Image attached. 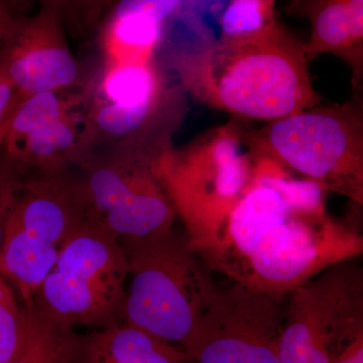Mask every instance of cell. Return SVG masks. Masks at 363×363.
I'll return each instance as SVG.
<instances>
[{"mask_svg": "<svg viewBox=\"0 0 363 363\" xmlns=\"http://www.w3.org/2000/svg\"><path fill=\"white\" fill-rule=\"evenodd\" d=\"M169 64L186 94L238 118L271 123L321 104L304 42L285 26L245 39L216 37L202 16L177 20Z\"/></svg>", "mask_w": 363, "mask_h": 363, "instance_id": "6da1fadb", "label": "cell"}, {"mask_svg": "<svg viewBox=\"0 0 363 363\" xmlns=\"http://www.w3.org/2000/svg\"><path fill=\"white\" fill-rule=\"evenodd\" d=\"M247 128L233 117L181 147L169 145L155 172L199 255L214 240L252 178V159L243 150Z\"/></svg>", "mask_w": 363, "mask_h": 363, "instance_id": "7a4b0ae2", "label": "cell"}, {"mask_svg": "<svg viewBox=\"0 0 363 363\" xmlns=\"http://www.w3.org/2000/svg\"><path fill=\"white\" fill-rule=\"evenodd\" d=\"M121 243L130 279L121 323L182 348L216 292L209 269L174 229Z\"/></svg>", "mask_w": 363, "mask_h": 363, "instance_id": "3957f363", "label": "cell"}, {"mask_svg": "<svg viewBox=\"0 0 363 363\" xmlns=\"http://www.w3.org/2000/svg\"><path fill=\"white\" fill-rule=\"evenodd\" d=\"M242 140L252 159L271 157L363 206L362 93L247 130Z\"/></svg>", "mask_w": 363, "mask_h": 363, "instance_id": "277c9868", "label": "cell"}, {"mask_svg": "<svg viewBox=\"0 0 363 363\" xmlns=\"http://www.w3.org/2000/svg\"><path fill=\"white\" fill-rule=\"evenodd\" d=\"M71 169L26 175L4 226L0 277L16 288L23 307H32L66 243L89 222L80 179Z\"/></svg>", "mask_w": 363, "mask_h": 363, "instance_id": "5b68a950", "label": "cell"}, {"mask_svg": "<svg viewBox=\"0 0 363 363\" xmlns=\"http://www.w3.org/2000/svg\"><path fill=\"white\" fill-rule=\"evenodd\" d=\"M128 277L121 241L89 221L62 250L33 306L72 330L121 323Z\"/></svg>", "mask_w": 363, "mask_h": 363, "instance_id": "8992f818", "label": "cell"}, {"mask_svg": "<svg viewBox=\"0 0 363 363\" xmlns=\"http://www.w3.org/2000/svg\"><path fill=\"white\" fill-rule=\"evenodd\" d=\"M279 363H334L363 336V267L325 269L286 295Z\"/></svg>", "mask_w": 363, "mask_h": 363, "instance_id": "52a82bcc", "label": "cell"}, {"mask_svg": "<svg viewBox=\"0 0 363 363\" xmlns=\"http://www.w3.org/2000/svg\"><path fill=\"white\" fill-rule=\"evenodd\" d=\"M363 253L362 234L326 212H291L272 227L233 281L286 296L332 266Z\"/></svg>", "mask_w": 363, "mask_h": 363, "instance_id": "ba28073f", "label": "cell"}, {"mask_svg": "<svg viewBox=\"0 0 363 363\" xmlns=\"http://www.w3.org/2000/svg\"><path fill=\"white\" fill-rule=\"evenodd\" d=\"M155 162L116 152H96L79 169L89 221L119 241L173 228L177 217Z\"/></svg>", "mask_w": 363, "mask_h": 363, "instance_id": "9c48e42d", "label": "cell"}, {"mask_svg": "<svg viewBox=\"0 0 363 363\" xmlns=\"http://www.w3.org/2000/svg\"><path fill=\"white\" fill-rule=\"evenodd\" d=\"M286 298L235 281L217 289L182 346L187 363H279Z\"/></svg>", "mask_w": 363, "mask_h": 363, "instance_id": "30bf717a", "label": "cell"}, {"mask_svg": "<svg viewBox=\"0 0 363 363\" xmlns=\"http://www.w3.org/2000/svg\"><path fill=\"white\" fill-rule=\"evenodd\" d=\"M65 21L40 7L30 16H16L0 51V70L21 98L42 92H63L80 86V67L67 40Z\"/></svg>", "mask_w": 363, "mask_h": 363, "instance_id": "8fae6325", "label": "cell"}, {"mask_svg": "<svg viewBox=\"0 0 363 363\" xmlns=\"http://www.w3.org/2000/svg\"><path fill=\"white\" fill-rule=\"evenodd\" d=\"M291 212L278 189L252 177L214 240L198 257L208 269L233 279L262 238Z\"/></svg>", "mask_w": 363, "mask_h": 363, "instance_id": "7c38bea8", "label": "cell"}, {"mask_svg": "<svg viewBox=\"0 0 363 363\" xmlns=\"http://www.w3.org/2000/svg\"><path fill=\"white\" fill-rule=\"evenodd\" d=\"M286 11L309 21L308 62L323 55L337 57L350 69L353 93H362L363 0H290Z\"/></svg>", "mask_w": 363, "mask_h": 363, "instance_id": "4fadbf2b", "label": "cell"}, {"mask_svg": "<svg viewBox=\"0 0 363 363\" xmlns=\"http://www.w3.org/2000/svg\"><path fill=\"white\" fill-rule=\"evenodd\" d=\"M71 363H187L179 346L130 325L117 323L77 334Z\"/></svg>", "mask_w": 363, "mask_h": 363, "instance_id": "5bb4252c", "label": "cell"}, {"mask_svg": "<svg viewBox=\"0 0 363 363\" xmlns=\"http://www.w3.org/2000/svg\"><path fill=\"white\" fill-rule=\"evenodd\" d=\"M167 28L150 14L117 1L96 28L104 63H145L155 60Z\"/></svg>", "mask_w": 363, "mask_h": 363, "instance_id": "9a60e30c", "label": "cell"}, {"mask_svg": "<svg viewBox=\"0 0 363 363\" xmlns=\"http://www.w3.org/2000/svg\"><path fill=\"white\" fill-rule=\"evenodd\" d=\"M23 308L25 331L9 363H71L75 330L57 324L33 305Z\"/></svg>", "mask_w": 363, "mask_h": 363, "instance_id": "2e32d148", "label": "cell"}, {"mask_svg": "<svg viewBox=\"0 0 363 363\" xmlns=\"http://www.w3.org/2000/svg\"><path fill=\"white\" fill-rule=\"evenodd\" d=\"M279 25L274 0H226L219 16V37H259L276 30Z\"/></svg>", "mask_w": 363, "mask_h": 363, "instance_id": "e0dca14e", "label": "cell"}, {"mask_svg": "<svg viewBox=\"0 0 363 363\" xmlns=\"http://www.w3.org/2000/svg\"><path fill=\"white\" fill-rule=\"evenodd\" d=\"M26 311L13 288L0 277V363H9L20 347L25 331Z\"/></svg>", "mask_w": 363, "mask_h": 363, "instance_id": "ac0fdd59", "label": "cell"}, {"mask_svg": "<svg viewBox=\"0 0 363 363\" xmlns=\"http://www.w3.org/2000/svg\"><path fill=\"white\" fill-rule=\"evenodd\" d=\"M28 174V172L11 161L4 154L0 156V247L4 238V226L18 201Z\"/></svg>", "mask_w": 363, "mask_h": 363, "instance_id": "d6986e66", "label": "cell"}, {"mask_svg": "<svg viewBox=\"0 0 363 363\" xmlns=\"http://www.w3.org/2000/svg\"><path fill=\"white\" fill-rule=\"evenodd\" d=\"M118 0H76L80 26L96 30L97 26Z\"/></svg>", "mask_w": 363, "mask_h": 363, "instance_id": "ffe728a7", "label": "cell"}, {"mask_svg": "<svg viewBox=\"0 0 363 363\" xmlns=\"http://www.w3.org/2000/svg\"><path fill=\"white\" fill-rule=\"evenodd\" d=\"M21 96L13 83L0 70V126L13 116Z\"/></svg>", "mask_w": 363, "mask_h": 363, "instance_id": "44dd1931", "label": "cell"}, {"mask_svg": "<svg viewBox=\"0 0 363 363\" xmlns=\"http://www.w3.org/2000/svg\"><path fill=\"white\" fill-rule=\"evenodd\" d=\"M26 1H37L40 7H47L58 13L64 21L72 26H80L79 23L76 0H26Z\"/></svg>", "mask_w": 363, "mask_h": 363, "instance_id": "7402d4cb", "label": "cell"}, {"mask_svg": "<svg viewBox=\"0 0 363 363\" xmlns=\"http://www.w3.org/2000/svg\"><path fill=\"white\" fill-rule=\"evenodd\" d=\"M334 363H363V336L350 343Z\"/></svg>", "mask_w": 363, "mask_h": 363, "instance_id": "603a6c76", "label": "cell"}, {"mask_svg": "<svg viewBox=\"0 0 363 363\" xmlns=\"http://www.w3.org/2000/svg\"><path fill=\"white\" fill-rule=\"evenodd\" d=\"M16 16L11 13V6L7 0H0V51L4 47L7 33L11 30Z\"/></svg>", "mask_w": 363, "mask_h": 363, "instance_id": "cb8c5ba5", "label": "cell"}, {"mask_svg": "<svg viewBox=\"0 0 363 363\" xmlns=\"http://www.w3.org/2000/svg\"><path fill=\"white\" fill-rule=\"evenodd\" d=\"M9 121H11V119H9L6 123H4V125L0 126V150H1L2 145H4V138H6L7 128H9Z\"/></svg>", "mask_w": 363, "mask_h": 363, "instance_id": "d4e9b609", "label": "cell"}]
</instances>
